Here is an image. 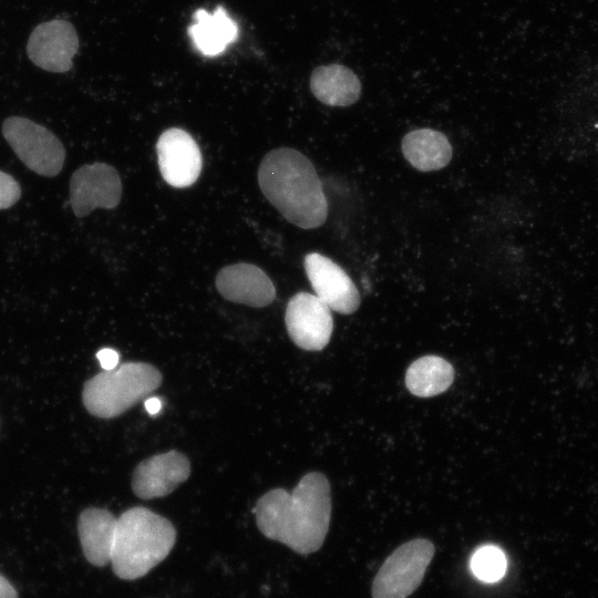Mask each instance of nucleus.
Segmentation results:
<instances>
[{
    "mask_svg": "<svg viewBox=\"0 0 598 598\" xmlns=\"http://www.w3.org/2000/svg\"><path fill=\"white\" fill-rule=\"evenodd\" d=\"M303 265L315 295L330 310L350 315L359 308V291L338 264L321 254L311 252L305 257Z\"/></svg>",
    "mask_w": 598,
    "mask_h": 598,
    "instance_id": "11",
    "label": "nucleus"
},
{
    "mask_svg": "<svg viewBox=\"0 0 598 598\" xmlns=\"http://www.w3.org/2000/svg\"><path fill=\"white\" fill-rule=\"evenodd\" d=\"M434 545L423 538L398 547L382 564L372 582V598H406L421 585L434 556Z\"/></svg>",
    "mask_w": 598,
    "mask_h": 598,
    "instance_id": "5",
    "label": "nucleus"
},
{
    "mask_svg": "<svg viewBox=\"0 0 598 598\" xmlns=\"http://www.w3.org/2000/svg\"><path fill=\"white\" fill-rule=\"evenodd\" d=\"M20 196L19 183L11 175L0 171V209L13 206Z\"/></svg>",
    "mask_w": 598,
    "mask_h": 598,
    "instance_id": "20",
    "label": "nucleus"
},
{
    "mask_svg": "<svg viewBox=\"0 0 598 598\" xmlns=\"http://www.w3.org/2000/svg\"><path fill=\"white\" fill-rule=\"evenodd\" d=\"M187 32L194 48L205 56H217L238 39V25L223 7L214 13L199 9Z\"/></svg>",
    "mask_w": 598,
    "mask_h": 598,
    "instance_id": "14",
    "label": "nucleus"
},
{
    "mask_svg": "<svg viewBox=\"0 0 598 598\" xmlns=\"http://www.w3.org/2000/svg\"><path fill=\"white\" fill-rule=\"evenodd\" d=\"M0 598H18L13 586L0 574Z\"/></svg>",
    "mask_w": 598,
    "mask_h": 598,
    "instance_id": "22",
    "label": "nucleus"
},
{
    "mask_svg": "<svg viewBox=\"0 0 598 598\" xmlns=\"http://www.w3.org/2000/svg\"><path fill=\"white\" fill-rule=\"evenodd\" d=\"M258 184L267 200L290 223L311 229L321 226L328 203L310 159L290 147L270 151L258 169Z\"/></svg>",
    "mask_w": 598,
    "mask_h": 598,
    "instance_id": "2",
    "label": "nucleus"
},
{
    "mask_svg": "<svg viewBox=\"0 0 598 598\" xmlns=\"http://www.w3.org/2000/svg\"><path fill=\"white\" fill-rule=\"evenodd\" d=\"M117 518L107 509L90 507L78 519L80 543L85 558L94 566L111 560Z\"/></svg>",
    "mask_w": 598,
    "mask_h": 598,
    "instance_id": "15",
    "label": "nucleus"
},
{
    "mask_svg": "<svg viewBox=\"0 0 598 598\" xmlns=\"http://www.w3.org/2000/svg\"><path fill=\"white\" fill-rule=\"evenodd\" d=\"M162 383L161 372L145 362H125L97 373L84 384L86 410L103 419L117 416L154 392Z\"/></svg>",
    "mask_w": 598,
    "mask_h": 598,
    "instance_id": "4",
    "label": "nucleus"
},
{
    "mask_svg": "<svg viewBox=\"0 0 598 598\" xmlns=\"http://www.w3.org/2000/svg\"><path fill=\"white\" fill-rule=\"evenodd\" d=\"M454 380V369L445 359L425 355L415 360L406 370L408 390L421 398H430L446 391Z\"/></svg>",
    "mask_w": 598,
    "mask_h": 598,
    "instance_id": "18",
    "label": "nucleus"
},
{
    "mask_svg": "<svg viewBox=\"0 0 598 598\" xmlns=\"http://www.w3.org/2000/svg\"><path fill=\"white\" fill-rule=\"evenodd\" d=\"M78 50L76 31L62 19L37 25L27 44V53L37 66L56 73L68 72L72 68V59Z\"/></svg>",
    "mask_w": 598,
    "mask_h": 598,
    "instance_id": "9",
    "label": "nucleus"
},
{
    "mask_svg": "<svg viewBox=\"0 0 598 598\" xmlns=\"http://www.w3.org/2000/svg\"><path fill=\"white\" fill-rule=\"evenodd\" d=\"M310 90L326 105L349 106L359 100L361 83L349 68L333 63L313 70Z\"/></svg>",
    "mask_w": 598,
    "mask_h": 598,
    "instance_id": "16",
    "label": "nucleus"
},
{
    "mask_svg": "<svg viewBox=\"0 0 598 598\" xmlns=\"http://www.w3.org/2000/svg\"><path fill=\"white\" fill-rule=\"evenodd\" d=\"M176 529L165 517L146 507H132L116 520L111 564L124 580L146 575L171 553Z\"/></svg>",
    "mask_w": 598,
    "mask_h": 598,
    "instance_id": "3",
    "label": "nucleus"
},
{
    "mask_svg": "<svg viewBox=\"0 0 598 598\" xmlns=\"http://www.w3.org/2000/svg\"><path fill=\"white\" fill-rule=\"evenodd\" d=\"M470 567L476 578L485 582H495L506 573L505 553L495 545H485L472 555Z\"/></svg>",
    "mask_w": 598,
    "mask_h": 598,
    "instance_id": "19",
    "label": "nucleus"
},
{
    "mask_svg": "<svg viewBox=\"0 0 598 598\" xmlns=\"http://www.w3.org/2000/svg\"><path fill=\"white\" fill-rule=\"evenodd\" d=\"M285 322L296 346L307 351H320L330 341L333 330L331 310L316 295L298 292L288 301Z\"/></svg>",
    "mask_w": 598,
    "mask_h": 598,
    "instance_id": "7",
    "label": "nucleus"
},
{
    "mask_svg": "<svg viewBox=\"0 0 598 598\" xmlns=\"http://www.w3.org/2000/svg\"><path fill=\"white\" fill-rule=\"evenodd\" d=\"M96 357L101 363L103 370H113L118 363V353L110 348L101 349Z\"/></svg>",
    "mask_w": 598,
    "mask_h": 598,
    "instance_id": "21",
    "label": "nucleus"
},
{
    "mask_svg": "<svg viewBox=\"0 0 598 598\" xmlns=\"http://www.w3.org/2000/svg\"><path fill=\"white\" fill-rule=\"evenodd\" d=\"M401 148L405 159L421 172L445 167L453 155L447 137L431 128H419L408 133L402 140Z\"/></svg>",
    "mask_w": 598,
    "mask_h": 598,
    "instance_id": "17",
    "label": "nucleus"
},
{
    "mask_svg": "<svg viewBox=\"0 0 598 598\" xmlns=\"http://www.w3.org/2000/svg\"><path fill=\"white\" fill-rule=\"evenodd\" d=\"M121 197L120 175L109 164H86L71 176L70 204L76 217H84L95 208H115Z\"/></svg>",
    "mask_w": 598,
    "mask_h": 598,
    "instance_id": "8",
    "label": "nucleus"
},
{
    "mask_svg": "<svg viewBox=\"0 0 598 598\" xmlns=\"http://www.w3.org/2000/svg\"><path fill=\"white\" fill-rule=\"evenodd\" d=\"M215 283L225 299L255 308L266 307L276 298L271 279L261 268L251 264L225 266L218 271Z\"/></svg>",
    "mask_w": 598,
    "mask_h": 598,
    "instance_id": "13",
    "label": "nucleus"
},
{
    "mask_svg": "<svg viewBox=\"0 0 598 598\" xmlns=\"http://www.w3.org/2000/svg\"><path fill=\"white\" fill-rule=\"evenodd\" d=\"M145 409L146 411L151 414V415H155L157 414L161 409H162V401L156 398V396H153V398H148L145 403Z\"/></svg>",
    "mask_w": 598,
    "mask_h": 598,
    "instance_id": "23",
    "label": "nucleus"
},
{
    "mask_svg": "<svg viewBox=\"0 0 598 598\" xmlns=\"http://www.w3.org/2000/svg\"><path fill=\"white\" fill-rule=\"evenodd\" d=\"M157 162L164 181L177 188L193 185L203 167L200 150L189 133L172 127L156 143Z\"/></svg>",
    "mask_w": 598,
    "mask_h": 598,
    "instance_id": "10",
    "label": "nucleus"
},
{
    "mask_svg": "<svg viewBox=\"0 0 598 598\" xmlns=\"http://www.w3.org/2000/svg\"><path fill=\"white\" fill-rule=\"evenodd\" d=\"M2 134L19 159L42 176L58 175L64 164L61 141L47 127L22 116L8 117Z\"/></svg>",
    "mask_w": 598,
    "mask_h": 598,
    "instance_id": "6",
    "label": "nucleus"
},
{
    "mask_svg": "<svg viewBox=\"0 0 598 598\" xmlns=\"http://www.w3.org/2000/svg\"><path fill=\"white\" fill-rule=\"evenodd\" d=\"M190 474L188 458L178 451L153 455L142 461L132 475V489L142 499L171 494Z\"/></svg>",
    "mask_w": 598,
    "mask_h": 598,
    "instance_id": "12",
    "label": "nucleus"
},
{
    "mask_svg": "<svg viewBox=\"0 0 598 598\" xmlns=\"http://www.w3.org/2000/svg\"><path fill=\"white\" fill-rule=\"evenodd\" d=\"M259 530L298 554L317 551L327 536L331 516L330 485L319 472L306 474L291 493L275 488L254 508Z\"/></svg>",
    "mask_w": 598,
    "mask_h": 598,
    "instance_id": "1",
    "label": "nucleus"
}]
</instances>
